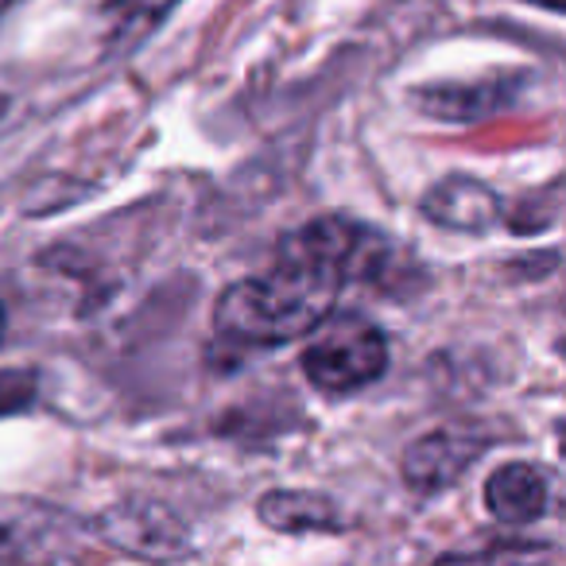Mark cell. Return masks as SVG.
Returning a JSON list of instances; mask_svg holds the SVG:
<instances>
[{"label": "cell", "instance_id": "cell-11", "mask_svg": "<svg viewBox=\"0 0 566 566\" xmlns=\"http://www.w3.org/2000/svg\"><path fill=\"white\" fill-rule=\"evenodd\" d=\"M0 338H4V311H0Z\"/></svg>", "mask_w": 566, "mask_h": 566}, {"label": "cell", "instance_id": "cell-10", "mask_svg": "<svg viewBox=\"0 0 566 566\" xmlns=\"http://www.w3.org/2000/svg\"><path fill=\"white\" fill-rule=\"evenodd\" d=\"M535 4H539V9H547V12H558V4H563V0H535Z\"/></svg>", "mask_w": 566, "mask_h": 566}, {"label": "cell", "instance_id": "cell-4", "mask_svg": "<svg viewBox=\"0 0 566 566\" xmlns=\"http://www.w3.org/2000/svg\"><path fill=\"white\" fill-rule=\"evenodd\" d=\"M423 213L447 229L481 233V229H489L496 218H501V202H496V195L485 187V182L454 175V179H442L439 187L427 190Z\"/></svg>", "mask_w": 566, "mask_h": 566}, {"label": "cell", "instance_id": "cell-2", "mask_svg": "<svg viewBox=\"0 0 566 566\" xmlns=\"http://www.w3.org/2000/svg\"><path fill=\"white\" fill-rule=\"evenodd\" d=\"M303 373L323 392H357L388 369V342L365 318H331L315 326L303 346Z\"/></svg>", "mask_w": 566, "mask_h": 566}, {"label": "cell", "instance_id": "cell-9", "mask_svg": "<svg viewBox=\"0 0 566 566\" xmlns=\"http://www.w3.org/2000/svg\"><path fill=\"white\" fill-rule=\"evenodd\" d=\"M434 566H489V558H481V555H447V558H439Z\"/></svg>", "mask_w": 566, "mask_h": 566}, {"label": "cell", "instance_id": "cell-5", "mask_svg": "<svg viewBox=\"0 0 566 566\" xmlns=\"http://www.w3.org/2000/svg\"><path fill=\"white\" fill-rule=\"evenodd\" d=\"M478 450H481L478 442L462 439V434H450V431L423 434V439L408 447V458H403V478H408V485L423 489V493L447 489L462 478L465 465L478 458Z\"/></svg>", "mask_w": 566, "mask_h": 566}, {"label": "cell", "instance_id": "cell-7", "mask_svg": "<svg viewBox=\"0 0 566 566\" xmlns=\"http://www.w3.org/2000/svg\"><path fill=\"white\" fill-rule=\"evenodd\" d=\"M260 520L275 532H323V527H338V512L326 496L303 493V489H280V493H268L256 504Z\"/></svg>", "mask_w": 566, "mask_h": 566}, {"label": "cell", "instance_id": "cell-1", "mask_svg": "<svg viewBox=\"0 0 566 566\" xmlns=\"http://www.w3.org/2000/svg\"><path fill=\"white\" fill-rule=\"evenodd\" d=\"M338 280L295 256H275L268 275L233 283L218 300V331L241 346H280L311 334L338 300Z\"/></svg>", "mask_w": 566, "mask_h": 566}, {"label": "cell", "instance_id": "cell-6", "mask_svg": "<svg viewBox=\"0 0 566 566\" xmlns=\"http://www.w3.org/2000/svg\"><path fill=\"white\" fill-rule=\"evenodd\" d=\"M485 504L501 524H532L547 509V478L535 465H501L485 481Z\"/></svg>", "mask_w": 566, "mask_h": 566}, {"label": "cell", "instance_id": "cell-8", "mask_svg": "<svg viewBox=\"0 0 566 566\" xmlns=\"http://www.w3.org/2000/svg\"><path fill=\"white\" fill-rule=\"evenodd\" d=\"M35 373L28 369H0V416L24 411L35 400Z\"/></svg>", "mask_w": 566, "mask_h": 566}, {"label": "cell", "instance_id": "cell-3", "mask_svg": "<svg viewBox=\"0 0 566 566\" xmlns=\"http://www.w3.org/2000/svg\"><path fill=\"white\" fill-rule=\"evenodd\" d=\"M97 532L117 551L151 563H175L190 551L187 527L167 504L156 501H125L97 520Z\"/></svg>", "mask_w": 566, "mask_h": 566}]
</instances>
